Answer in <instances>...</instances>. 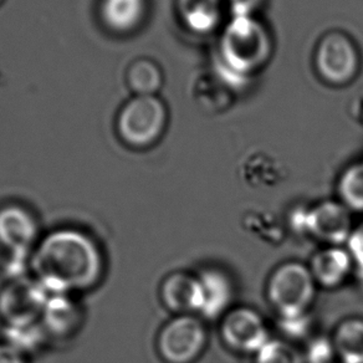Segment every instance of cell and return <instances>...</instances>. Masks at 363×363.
Segmentation results:
<instances>
[{"instance_id":"obj_1","label":"cell","mask_w":363,"mask_h":363,"mask_svg":"<svg viewBox=\"0 0 363 363\" xmlns=\"http://www.w3.org/2000/svg\"><path fill=\"white\" fill-rule=\"evenodd\" d=\"M33 267L48 293L72 294L99 283L104 257L90 235L76 229H59L36 247Z\"/></svg>"},{"instance_id":"obj_2","label":"cell","mask_w":363,"mask_h":363,"mask_svg":"<svg viewBox=\"0 0 363 363\" xmlns=\"http://www.w3.org/2000/svg\"><path fill=\"white\" fill-rule=\"evenodd\" d=\"M220 54L222 70L234 82H244L265 65L272 54V40L262 23L252 16H235L223 35Z\"/></svg>"},{"instance_id":"obj_3","label":"cell","mask_w":363,"mask_h":363,"mask_svg":"<svg viewBox=\"0 0 363 363\" xmlns=\"http://www.w3.org/2000/svg\"><path fill=\"white\" fill-rule=\"evenodd\" d=\"M318 291V284L303 262L279 265L267 280V296L280 320L308 315Z\"/></svg>"},{"instance_id":"obj_4","label":"cell","mask_w":363,"mask_h":363,"mask_svg":"<svg viewBox=\"0 0 363 363\" xmlns=\"http://www.w3.org/2000/svg\"><path fill=\"white\" fill-rule=\"evenodd\" d=\"M164 104L155 96H135L122 107L117 118V130L128 146H151L166 128Z\"/></svg>"},{"instance_id":"obj_5","label":"cell","mask_w":363,"mask_h":363,"mask_svg":"<svg viewBox=\"0 0 363 363\" xmlns=\"http://www.w3.org/2000/svg\"><path fill=\"white\" fill-rule=\"evenodd\" d=\"M208 331L197 315H177L162 328L158 352L167 363H194L207 347Z\"/></svg>"},{"instance_id":"obj_6","label":"cell","mask_w":363,"mask_h":363,"mask_svg":"<svg viewBox=\"0 0 363 363\" xmlns=\"http://www.w3.org/2000/svg\"><path fill=\"white\" fill-rule=\"evenodd\" d=\"M223 342L232 351L257 354L272 338L262 313L252 308H235L223 316Z\"/></svg>"},{"instance_id":"obj_7","label":"cell","mask_w":363,"mask_h":363,"mask_svg":"<svg viewBox=\"0 0 363 363\" xmlns=\"http://www.w3.org/2000/svg\"><path fill=\"white\" fill-rule=\"evenodd\" d=\"M303 232L326 247L346 245L352 233V212L340 201H323L303 211Z\"/></svg>"},{"instance_id":"obj_8","label":"cell","mask_w":363,"mask_h":363,"mask_svg":"<svg viewBox=\"0 0 363 363\" xmlns=\"http://www.w3.org/2000/svg\"><path fill=\"white\" fill-rule=\"evenodd\" d=\"M49 295L38 280H16L0 294V315L6 326L38 323Z\"/></svg>"},{"instance_id":"obj_9","label":"cell","mask_w":363,"mask_h":363,"mask_svg":"<svg viewBox=\"0 0 363 363\" xmlns=\"http://www.w3.org/2000/svg\"><path fill=\"white\" fill-rule=\"evenodd\" d=\"M316 67L320 75L333 85H342L357 74L359 59L356 46L341 33H330L318 44Z\"/></svg>"},{"instance_id":"obj_10","label":"cell","mask_w":363,"mask_h":363,"mask_svg":"<svg viewBox=\"0 0 363 363\" xmlns=\"http://www.w3.org/2000/svg\"><path fill=\"white\" fill-rule=\"evenodd\" d=\"M164 306L177 315H197L203 308V289L198 274L172 272L161 286Z\"/></svg>"},{"instance_id":"obj_11","label":"cell","mask_w":363,"mask_h":363,"mask_svg":"<svg viewBox=\"0 0 363 363\" xmlns=\"http://www.w3.org/2000/svg\"><path fill=\"white\" fill-rule=\"evenodd\" d=\"M38 237V224L29 211L16 204L0 209V244L13 255H28Z\"/></svg>"},{"instance_id":"obj_12","label":"cell","mask_w":363,"mask_h":363,"mask_svg":"<svg viewBox=\"0 0 363 363\" xmlns=\"http://www.w3.org/2000/svg\"><path fill=\"white\" fill-rule=\"evenodd\" d=\"M203 289V308L201 316L208 320L223 318L232 310L235 296L234 283L230 275L220 267H203L198 272Z\"/></svg>"},{"instance_id":"obj_13","label":"cell","mask_w":363,"mask_h":363,"mask_svg":"<svg viewBox=\"0 0 363 363\" xmlns=\"http://www.w3.org/2000/svg\"><path fill=\"white\" fill-rule=\"evenodd\" d=\"M310 272L318 286L336 289L341 286L354 270L353 260L346 247H325L310 262Z\"/></svg>"},{"instance_id":"obj_14","label":"cell","mask_w":363,"mask_h":363,"mask_svg":"<svg viewBox=\"0 0 363 363\" xmlns=\"http://www.w3.org/2000/svg\"><path fill=\"white\" fill-rule=\"evenodd\" d=\"M81 311L70 294H50L41 313V325L55 336L70 335L79 326Z\"/></svg>"},{"instance_id":"obj_15","label":"cell","mask_w":363,"mask_h":363,"mask_svg":"<svg viewBox=\"0 0 363 363\" xmlns=\"http://www.w3.org/2000/svg\"><path fill=\"white\" fill-rule=\"evenodd\" d=\"M146 0H101L104 26L116 34H128L141 26L146 16Z\"/></svg>"},{"instance_id":"obj_16","label":"cell","mask_w":363,"mask_h":363,"mask_svg":"<svg viewBox=\"0 0 363 363\" xmlns=\"http://www.w3.org/2000/svg\"><path fill=\"white\" fill-rule=\"evenodd\" d=\"M178 11L188 29L207 34L220 21V0H178Z\"/></svg>"},{"instance_id":"obj_17","label":"cell","mask_w":363,"mask_h":363,"mask_svg":"<svg viewBox=\"0 0 363 363\" xmlns=\"http://www.w3.org/2000/svg\"><path fill=\"white\" fill-rule=\"evenodd\" d=\"M335 350L342 363H363V318H347L333 336Z\"/></svg>"},{"instance_id":"obj_18","label":"cell","mask_w":363,"mask_h":363,"mask_svg":"<svg viewBox=\"0 0 363 363\" xmlns=\"http://www.w3.org/2000/svg\"><path fill=\"white\" fill-rule=\"evenodd\" d=\"M127 81L136 96H153L161 89L163 76L153 61L137 60L128 69Z\"/></svg>"},{"instance_id":"obj_19","label":"cell","mask_w":363,"mask_h":363,"mask_svg":"<svg viewBox=\"0 0 363 363\" xmlns=\"http://www.w3.org/2000/svg\"><path fill=\"white\" fill-rule=\"evenodd\" d=\"M340 202L351 212L363 213V162L345 169L337 183Z\"/></svg>"},{"instance_id":"obj_20","label":"cell","mask_w":363,"mask_h":363,"mask_svg":"<svg viewBox=\"0 0 363 363\" xmlns=\"http://www.w3.org/2000/svg\"><path fill=\"white\" fill-rule=\"evenodd\" d=\"M46 333L40 323L6 326V343L26 354L43 346Z\"/></svg>"},{"instance_id":"obj_21","label":"cell","mask_w":363,"mask_h":363,"mask_svg":"<svg viewBox=\"0 0 363 363\" xmlns=\"http://www.w3.org/2000/svg\"><path fill=\"white\" fill-rule=\"evenodd\" d=\"M255 363H306L301 351L280 338H270L255 354Z\"/></svg>"},{"instance_id":"obj_22","label":"cell","mask_w":363,"mask_h":363,"mask_svg":"<svg viewBox=\"0 0 363 363\" xmlns=\"http://www.w3.org/2000/svg\"><path fill=\"white\" fill-rule=\"evenodd\" d=\"M306 363H333L337 353L335 350L333 338L318 337L308 343L306 352L303 353Z\"/></svg>"},{"instance_id":"obj_23","label":"cell","mask_w":363,"mask_h":363,"mask_svg":"<svg viewBox=\"0 0 363 363\" xmlns=\"http://www.w3.org/2000/svg\"><path fill=\"white\" fill-rule=\"evenodd\" d=\"M346 247L352 257L354 269L363 275V222L354 225L346 242Z\"/></svg>"},{"instance_id":"obj_24","label":"cell","mask_w":363,"mask_h":363,"mask_svg":"<svg viewBox=\"0 0 363 363\" xmlns=\"http://www.w3.org/2000/svg\"><path fill=\"white\" fill-rule=\"evenodd\" d=\"M281 326H283L284 331L288 335H291L294 337H300V336L305 335V333L308 331V326H310L308 315L303 316V318L281 320Z\"/></svg>"},{"instance_id":"obj_25","label":"cell","mask_w":363,"mask_h":363,"mask_svg":"<svg viewBox=\"0 0 363 363\" xmlns=\"http://www.w3.org/2000/svg\"><path fill=\"white\" fill-rule=\"evenodd\" d=\"M230 8L235 16H252L254 11L262 6L264 0H229Z\"/></svg>"},{"instance_id":"obj_26","label":"cell","mask_w":363,"mask_h":363,"mask_svg":"<svg viewBox=\"0 0 363 363\" xmlns=\"http://www.w3.org/2000/svg\"><path fill=\"white\" fill-rule=\"evenodd\" d=\"M0 363H26V354L9 343H0Z\"/></svg>"},{"instance_id":"obj_27","label":"cell","mask_w":363,"mask_h":363,"mask_svg":"<svg viewBox=\"0 0 363 363\" xmlns=\"http://www.w3.org/2000/svg\"><path fill=\"white\" fill-rule=\"evenodd\" d=\"M333 363H342V362H333Z\"/></svg>"},{"instance_id":"obj_28","label":"cell","mask_w":363,"mask_h":363,"mask_svg":"<svg viewBox=\"0 0 363 363\" xmlns=\"http://www.w3.org/2000/svg\"><path fill=\"white\" fill-rule=\"evenodd\" d=\"M1 1H3V0H0V3H1Z\"/></svg>"}]
</instances>
